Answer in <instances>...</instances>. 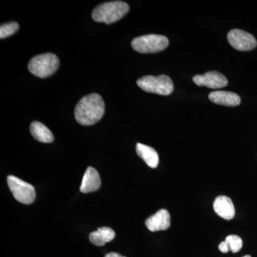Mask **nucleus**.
<instances>
[{"label": "nucleus", "instance_id": "f257e3e1", "mask_svg": "<svg viewBox=\"0 0 257 257\" xmlns=\"http://www.w3.org/2000/svg\"><path fill=\"white\" fill-rule=\"evenodd\" d=\"M105 104L102 97L96 93L84 96L76 106L74 116L79 124L90 126L102 118Z\"/></svg>", "mask_w": 257, "mask_h": 257}, {"label": "nucleus", "instance_id": "f03ea898", "mask_svg": "<svg viewBox=\"0 0 257 257\" xmlns=\"http://www.w3.org/2000/svg\"><path fill=\"white\" fill-rule=\"evenodd\" d=\"M128 11L130 6L127 3L122 1H112L96 7L93 10L92 16L94 21L109 25L124 18Z\"/></svg>", "mask_w": 257, "mask_h": 257}, {"label": "nucleus", "instance_id": "7ed1b4c3", "mask_svg": "<svg viewBox=\"0 0 257 257\" xmlns=\"http://www.w3.org/2000/svg\"><path fill=\"white\" fill-rule=\"evenodd\" d=\"M60 60L57 55L52 53L35 56L30 61L28 69L34 75L40 78H46L57 72Z\"/></svg>", "mask_w": 257, "mask_h": 257}, {"label": "nucleus", "instance_id": "20e7f679", "mask_svg": "<svg viewBox=\"0 0 257 257\" xmlns=\"http://www.w3.org/2000/svg\"><path fill=\"white\" fill-rule=\"evenodd\" d=\"M137 84L143 90L149 93L168 96L174 91V83L168 76H145L139 79Z\"/></svg>", "mask_w": 257, "mask_h": 257}, {"label": "nucleus", "instance_id": "39448f33", "mask_svg": "<svg viewBox=\"0 0 257 257\" xmlns=\"http://www.w3.org/2000/svg\"><path fill=\"white\" fill-rule=\"evenodd\" d=\"M169 44L168 39L163 35H147L134 39L132 47L140 53H156L165 50Z\"/></svg>", "mask_w": 257, "mask_h": 257}, {"label": "nucleus", "instance_id": "423d86ee", "mask_svg": "<svg viewBox=\"0 0 257 257\" xmlns=\"http://www.w3.org/2000/svg\"><path fill=\"white\" fill-rule=\"evenodd\" d=\"M8 184L10 191L18 202L30 204L35 201L36 192L32 184L12 175L8 177Z\"/></svg>", "mask_w": 257, "mask_h": 257}, {"label": "nucleus", "instance_id": "0eeeda50", "mask_svg": "<svg viewBox=\"0 0 257 257\" xmlns=\"http://www.w3.org/2000/svg\"><path fill=\"white\" fill-rule=\"evenodd\" d=\"M227 40L236 50L250 51L257 46L256 40L252 35L237 29L231 30L228 33Z\"/></svg>", "mask_w": 257, "mask_h": 257}, {"label": "nucleus", "instance_id": "6e6552de", "mask_svg": "<svg viewBox=\"0 0 257 257\" xmlns=\"http://www.w3.org/2000/svg\"><path fill=\"white\" fill-rule=\"evenodd\" d=\"M193 82L200 87H207L210 89H220L228 85V80L222 74L216 71H211L202 75L193 77Z\"/></svg>", "mask_w": 257, "mask_h": 257}, {"label": "nucleus", "instance_id": "1a4fd4ad", "mask_svg": "<svg viewBox=\"0 0 257 257\" xmlns=\"http://www.w3.org/2000/svg\"><path fill=\"white\" fill-rule=\"evenodd\" d=\"M147 229L152 232L167 230L170 226V214L167 209H162L157 211L145 221Z\"/></svg>", "mask_w": 257, "mask_h": 257}, {"label": "nucleus", "instance_id": "9d476101", "mask_svg": "<svg viewBox=\"0 0 257 257\" xmlns=\"http://www.w3.org/2000/svg\"><path fill=\"white\" fill-rule=\"evenodd\" d=\"M213 207L216 214L225 220H231L234 217V204L231 199L226 196H219L216 197Z\"/></svg>", "mask_w": 257, "mask_h": 257}, {"label": "nucleus", "instance_id": "9b49d317", "mask_svg": "<svg viewBox=\"0 0 257 257\" xmlns=\"http://www.w3.org/2000/svg\"><path fill=\"white\" fill-rule=\"evenodd\" d=\"M209 100L219 105L236 106L241 104V98L236 93L227 91H215L209 94Z\"/></svg>", "mask_w": 257, "mask_h": 257}, {"label": "nucleus", "instance_id": "f8f14e48", "mask_svg": "<svg viewBox=\"0 0 257 257\" xmlns=\"http://www.w3.org/2000/svg\"><path fill=\"white\" fill-rule=\"evenodd\" d=\"M101 179L99 173L93 167H88L84 173L80 191L83 193L95 192L100 188Z\"/></svg>", "mask_w": 257, "mask_h": 257}, {"label": "nucleus", "instance_id": "ddd939ff", "mask_svg": "<svg viewBox=\"0 0 257 257\" xmlns=\"http://www.w3.org/2000/svg\"><path fill=\"white\" fill-rule=\"evenodd\" d=\"M136 151L138 156L145 161L149 167L151 168H157L159 165V155L155 149L143 144L138 143Z\"/></svg>", "mask_w": 257, "mask_h": 257}, {"label": "nucleus", "instance_id": "4468645a", "mask_svg": "<svg viewBox=\"0 0 257 257\" xmlns=\"http://www.w3.org/2000/svg\"><path fill=\"white\" fill-rule=\"evenodd\" d=\"M30 133L35 140L43 143H51L54 141L52 132L40 121H33L30 125Z\"/></svg>", "mask_w": 257, "mask_h": 257}, {"label": "nucleus", "instance_id": "2eb2a0df", "mask_svg": "<svg viewBox=\"0 0 257 257\" xmlns=\"http://www.w3.org/2000/svg\"><path fill=\"white\" fill-rule=\"evenodd\" d=\"M114 237V231L109 227L99 228L89 235V240L96 246H103L106 243L112 241Z\"/></svg>", "mask_w": 257, "mask_h": 257}, {"label": "nucleus", "instance_id": "dca6fc26", "mask_svg": "<svg viewBox=\"0 0 257 257\" xmlns=\"http://www.w3.org/2000/svg\"><path fill=\"white\" fill-rule=\"evenodd\" d=\"M20 28V25L16 22L3 24L0 27V38H7V37L14 35Z\"/></svg>", "mask_w": 257, "mask_h": 257}, {"label": "nucleus", "instance_id": "f3484780", "mask_svg": "<svg viewBox=\"0 0 257 257\" xmlns=\"http://www.w3.org/2000/svg\"><path fill=\"white\" fill-rule=\"evenodd\" d=\"M225 241L227 243L229 251H232V253L238 252L242 248V240L236 235H229L226 238Z\"/></svg>", "mask_w": 257, "mask_h": 257}, {"label": "nucleus", "instance_id": "a211bd4d", "mask_svg": "<svg viewBox=\"0 0 257 257\" xmlns=\"http://www.w3.org/2000/svg\"><path fill=\"white\" fill-rule=\"evenodd\" d=\"M219 251L222 253H227L228 251H229V248L228 247V245L227 243H226V241H222V242L219 245Z\"/></svg>", "mask_w": 257, "mask_h": 257}, {"label": "nucleus", "instance_id": "6ab92c4d", "mask_svg": "<svg viewBox=\"0 0 257 257\" xmlns=\"http://www.w3.org/2000/svg\"><path fill=\"white\" fill-rule=\"evenodd\" d=\"M105 257H126V256H121V255L119 254V253H107V254L106 255Z\"/></svg>", "mask_w": 257, "mask_h": 257}, {"label": "nucleus", "instance_id": "aec40b11", "mask_svg": "<svg viewBox=\"0 0 257 257\" xmlns=\"http://www.w3.org/2000/svg\"><path fill=\"white\" fill-rule=\"evenodd\" d=\"M243 257H251L250 256V255H246V256H243Z\"/></svg>", "mask_w": 257, "mask_h": 257}]
</instances>
